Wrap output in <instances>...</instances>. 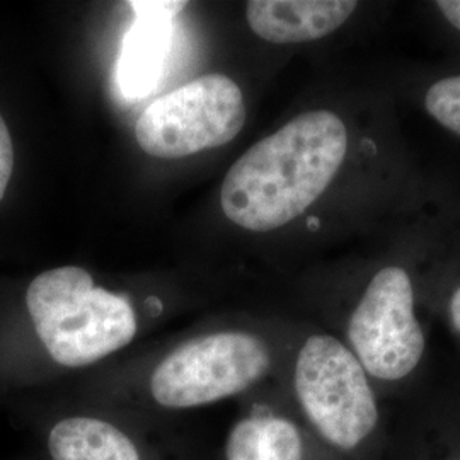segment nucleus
Wrapping results in <instances>:
<instances>
[{
	"label": "nucleus",
	"mask_w": 460,
	"mask_h": 460,
	"mask_svg": "<svg viewBox=\"0 0 460 460\" xmlns=\"http://www.w3.org/2000/svg\"><path fill=\"white\" fill-rule=\"evenodd\" d=\"M336 199L362 234L393 229L427 214L428 188L416 169L385 89L363 84L341 106L288 118L230 165L222 212L251 234H273Z\"/></svg>",
	"instance_id": "obj_1"
},
{
	"label": "nucleus",
	"mask_w": 460,
	"mask_h": 460,
	"mask_svg": "<svg viewBox=\"0 0 460 460\" xmlns=\"http://www.w3.org/2000/svg\"><path fill=\"white\" fill-rule=\"evenodd\" d=\"M273 368L275 351L263 334L212 329L169 348L146 370L87 387L72 402L172 421L246 394Z\"/></svg>",
	"instance_id": "obj_2"
},
{
	"label": "nucleus",
	"mask_w": 460,
	"mask_h": 460,
	"mask_svg": "<svg viewBox=\"0 0 460 460\" xmlns=\"http://www.w3.org/2000/svg\"><path fill=\"white\" fill-rule=\"evenodd\" d=\"M438 212L406 222L397 241L362 261L365 275L346 319L345 343L368 377L399 382L423 360L427 336L418 317L420 275L442 229Z\"/></svg>",
	"instance_id": "obj_3"
},
{
	"label": "nucleus",
	"mask_w": 460,
	"mask_h": 460,
	"mask_svg": "<svg viewBox=\"0 0 460 460\" xmlns=\"http://www.w3.org/2000/svg\"><path fill=\"white\" fill-rule=\"evenodd\" d=\"M34 341L58 370L91 368L132 345L142 315L127 294L98 287L81 266L51 268L24 292Z\"/></svg>",
	"instance_id": "obj_4"
},
{
	"label": "nucleus",
	"mask_w": 460,
	"mask_h": 460,
	"mask_svg": "<svg viewBox=\"0 0 460 460\" xmlns=\"http://www.w3.org/2000/svg\"><path fill=\"white\" fill-rule=\"evenodd\" d=\"M290 385L307 425L336 450H355L377 427V399L368 376L345 341L332 334L314 332L302 341Z\"/></svg>",
	"instance_id": "obj_5"
},
{
	"label": "nucleus",
	"mask_w": 460,
	"mask_h": 460,
	"mask_svg": "<svg viewBox=\"0 0 460 460\" xmlns=\"http://www.w3.org/2000/svg\"><path fill=\"white\" fill-rule=\"evenodd\" d=\"M247 119L243 89L224 74H208L152 101L135 125L140 148L157 159H182L224 147Z\"/></svg>",
	"instance_id": "obj_6"
},
{
	"label": "nucleus",
	"mask_w": 460,
	"mask_h": 460,
	"mask_svg": "<svg viewBox=\"0 0 460 460\" xmlns=\"http://www.w3.org/2000/svg\"><path fill=\"white\" fill-rule=\"evenodd\" d=\"M49 460H205L172 421L68 402L47 416Z\"/></svg>",
	"instance_id": "obj_7"
},
{
	"label": "nucleus",
	"mask_w": 460,
	"mask_h": 460,
	"mask_svg": "<svg viewBox=\"0 0 460 460\" xmlns=\"http://www.w3.org/2000/svg\"><path fill=\"white\" fill-rule=\"evenodd\" d=\"M368 7L355 0H252L246 4V21L270 45H307L351 26Z\"/></svg>",
	"instance_id": "obj_8"
},
{
	"label": "nucleus",
	"mask_w": 460,
	"mask_h": 460,
	"mask_svg": "<svg viewBox=\"0 0 460 460\" xmlns=\"http://www.w3.org/2000/svg\"><path fill=\"white\" fill-rule=\"evenodd\" d=\"M222 460H309V444L294 418L256 402L230 425Z\"/></svg>",
	"instance_id": "obj_9"
},
{
	"label": "nucleus",
	"mask_w": 460,
	"mask_h": 460,
	"mask_svg": "<svg viewBox=\"0 0 460 460\" xmlns=\"http://www.w3.org/2000/svg\"><path fill=\"white\" fill-rule=\"evenodd\" d=\"M171 41V19L137 17L127 33L118 66V81L127 96L147 94L161 74Z\"/></svg>",
	"instance_id": "obj_10"
},
{
	"label": "nucleus",
	"mask_w": 460,
	"mask_h": 460,
	"mask_svg": "<svg viewBox=\"0 0 460 460\" xmlns=\"http://www.w3.org/2000/svg\"><path fill=\"white\" fill-rule=\"evenodd\" d=\"M410 96L425 115L460 140V58L435 66L408 84Z\"/></svg>",
	"instance_id": "obj_11"
},
{
	"label": "nucleus",
	"mask_w": 460,
	"mask_h": 460,
	"mask_svg": "<svg viewBox=\"0 0 460 460\" xmlns=\"http://www.w3.org/2000/svg\"><path fill=\"white\" fill-rule=\"evenodd\" d=\"M437 271L448 279V290L445 294V313L452 329L460 336V235L448 234L445 229L440 235L435 252Z\"/></svg>",
	"instance_id": "obj_12"
},
{
	"label": "nucleus",
	"mask_w": 460,
	"mask_h": 460,
	"mask_svg": "<svg viewBox=\"0 0 460 460\" xmlns=\"http://www.w3.org/2000/svg\"><path fill=\"white\" fill-rule=\"evenodd\" d=\"M14 165H16L14 140L5 118L0 113V203L5 198L7 188L13 180Z\"/></svg>",
	"instance_id": "obj_13"
},
{
	"label": "nucleus",
	"mask_w": 460,
	"mask_h": 460,
	"mask_svg": "<svg viewBox=\"0 0 460 460\" xmlns=\"http://www.w3.org/2000/svg\"><path fill=\"white\" fill-rule=\"evenodd\" d=\"M186 2H169V0H159V2H130L133 13L138 17H165L172 19L180 14L186 7Z\"/></svg>",
	"instance_id": "obj_14"
}]
</instances>
